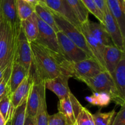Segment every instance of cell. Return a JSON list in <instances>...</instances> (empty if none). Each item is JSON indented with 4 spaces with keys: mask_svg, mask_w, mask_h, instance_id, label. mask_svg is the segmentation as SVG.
Segmentation results:
<instances>
[{
    "mask_svg": "<svg viewBox=\"0 0 125 125\" xmlns=\"http://www.w3.org/2000/svg\"><path fill=\"white\" fill-rule=\"evenodd\" d=\"M32 54L34 79L39 81L52 79L61 74L72 77V65L62 54L35 42L30 43Z\"/></svg>",
    "mask_w": 125,
    "mask_h": 125,
    "instance_id": "obj_1",
    "label": "cell"
},
{
    "mask_svg": "<svg viewBox=\"0 0 125 125\" xmlns=\"http://www.w3.org/2000/svg\"><path fill=\"white\" fill-rule=\"evenodd\" d=\"M18 35L15 34L10 26L1 20L0 26V67L7 69L14 59Z\"/></svg>",
    "mask_w": 125,
    "mask_h": 125,
    "instance_id": "obj_2",
    "label": "cell"
},
{
    "mask_svg": "<svg viewBox=\"0 0 125 125\" xmlns=\"http://www.w3.org/2000/svg\"><path fill=\"white\" fill-rule=\"evenodd\" d=\"M94 92H105L111 96V100L120 106L125 105V100L118 94L111 74L104 71L94 77L81 79Z\"/></svg>",
    "mask_w": 125,
    "mask_h": 125,
    "instance_id": "obj_3",
    "label": "cell"
},
{
    "mask_svg": "<svg viewBox=\"0 0 125 125\" xmlns=\"http://www.w3.org/2000/svg\"><path fill=\"white\" fill-rule=\"evenodd\" d=\"M54 18L59 31H62L67 37L70 39L78 47L85 51L87 54L90 57L95 59L91 51L89 50L87 44L86 40L80 29L74 26L73 24L70 23L65 19L62 18L59 15L52 12ZM96 60V59H95Z\"/></svg>",
    "mask_w": 125,
    "mask_h": 125,
    "instance_id": "obj_4",
    "label": "cell"
},
{
    "mask_svg": "<svg viewBox=\"0 0 125 125\" xmlns=\"http://www.w3.org/2000/svg\"><path fill=\"white\" fill-rule=\"evenodd\" d=\"M13 61L18 62L28 71V73L33 76L32 54L30 43L27 40L21 27L17 42L15 54Z\"/></svg>",
    "mask_w": 125,
    "mask_h": 125,
    "instance_id": "obj_5",
    "label": "cell"
},
{
    "mask_svg": "<svg viewBox=\"0 0 125 125\" xmlns=\"http://www.w3.org/2000/svg\"><path fill=\"white\" fill-rule=\"evenodd\" d=\"M56 35L61 53L67 61L76 63L86 59L91 58L85 51L68 39L62 31H59L57 32Z\"/></svg>",
    "mask_w": 125,
    "mask_h": 125,
    "instance_id": "obj_6",
    "label": "cell"
},
{
    "mask_svg": "<svg viewBox=\"0 0 125 125\" xmlns=\"http://www.w3.org/2000/svg\"><path fill=\"white\" fill-rule=\"evenodd\" d=\"M72 77L81 79L94 77L106 71L101 65L93 58H88L76 63H72Z\"/></svg>",
    "mask_w": 125,
    "mask_h": 125,
    "instance_id": "obj_7",
    "label": "cell"
},
{
    "mask_svg": "<svg viewBox=\"0 0 125 125\" xmlns=\"http://www.w3.org/2000/svg\"><path fill=\"white\" fill-rule=\"evenodd\" d=\"M1 20L9 24L15 34L18 35L21 29V21L17 13L16 0H0Z\"/></svg>",
    "mask_w": 125,
    "mask_h": 125,
    "instance_id": "obj_8",
    "label": "cell"
},
{
    "mask_svg": "<svg viewBox=\"0 0 125 125\" xmlns=\"http://www.w3.org/2000/svg\"><path fill=\"white\" fill-rule=\"evenodd\" d=\"M37 21L39 26V34L35 41V42L57 53L62 54L59 46L56 32L38 17Z\"/></svg>",
    "mask_w": 125,
    "mask_h": 125,
    "instance_id": "obj_9",
    "label": "cell"
},
{
    "mask_svg": "<svg viewBox=\"0 0 125 125\" xmlns=\"http://www.w3.org/2000/svg\"><path fill=\"white\" fill-rule=\"evenodd\" d=\"M82 107L81 104L72 92L66 97L59 100L58 103L59 112L63 114L72 125H74Z\"/></svg>",
    "mask_w": 125,
    "mask_h": 125,
    "instance_id": "obj_10",
    "label": "cell"
},
{
    "mask_svg": "<svg viewBox=\"0 0 125 125\" xmlns=\"http://www.w3.org/2000/svg\"><path fill=\"white\" fill-rule=\"evenodd\" d=\"M45 6L51 11L69 21L77 28L81 29V24L78 21L66 0H45Z\"/></svg>",
    "mask_w": 125,
    "mask_h": 125,
    "instance_id": "obj_11",
    "label": "cell"
},
{
    "mask_svg": "<svg viewBox=\"0 0 125 125\" xmlns=\"http://www.w3.org/2000/svg\"><path fill=\"white\" fill-rule=\"evenodd\" d=\"M104 26L108 32L114 45L119 50L125 51V39L122 35L117 21L111 14L107 7L103 13Z\"/></svg>",
    "mask_w": 125,
    "mask_h": 125,
    "instance_id": "obj_12",
    "label": "cell"
},
{
    "mask_svg": "<svg viewBox=\"0 0 125 125\" xmlns=\"http://www.w3.org/2000/svg\"><path fill=\"white\" fill-rule=\"evenodd\" d=\"M70 77L61 74L52 79L44 81L45 89L51 90L59 100L66 97L71 92L68 86V80Z\"/></svg>",
    "mask_w": 125,
    "mask_h": 125,
    "instance_id": "obj_13",
    "label": "cell"
},
{
    "mask_svg": "<svg viewBox=\"0 0 125 125\" xmlns=\"http://www.w3.org/2000/svg\"><path fill=\"white\" fill-rule=\"evenodd\" d=\"M80 30L84 35L88 47L91 51L94 57H95L96 61L101 65V67L106 70L103 59L104 51L106 46L102 45L100 42L98 41L95 37H94L91 35L84 23H82L81 25Z\"/></svg>",
    "mask_w": 125,
    "mask_h": 125,
    "instance_id": "obj_14",
    "label": "cell"
},
{
    "mask_svg": "<svg viewBox=\"0 0 125 125\" xmlns=\"http://www.w3.org/2000/svg\"><path fill=\"white\" fill-rule=\"evenodd\" d=\"M125 56V51L119 50L114 45L106 46L104 51L103 59L106 70L112 74L122 57Z\"/></svg>",
    "mask_w": 125,
    "mask_h": 125,
    "instance_id": "obj_15",
    "label": "cell"
},
{
    "mask_svg": "<svg viewBox=\"0 0 125 125\" xmlns=\"http://www.w3.org/2000/svg\"><path fill=\"white\" fill-rule=\"evenodd\" d=\"M107 8L117 21L125 39V0H106Z\"/></svg>",
    "mask_w": 125,
    "mask_h": 125,
    "instance_id": "obj_16",
    "label": "cell"
},
{
    "mask_svg": "<svg viewBox=\"0 0 125 125\" xmlns=\"http://www.w3.org/2000/svg\"><path fill=\"white\" fill-rule=\"evenodd\" d=\"M41 83L42 81L33 78V83L27 98L26 115L33 118L35 117L39 106Z\"/></svg>",
    "mask_w": 125,
    "mask_h": 125,
    "instance_id": "obj_17",
    "label": "cell"
},
{
    "mask_svg": "<svg viewBox=\"0 0 125 125\" xmlns=\"http://www.w3.org/2000/svg\"><path fill=\"white\" fill-rule=\"evenodd\" d=\"M32 83V76L29 74L11 94V103L13 108H17L28 98Z\"/></svg>",
    "mask_w": 125,
    "mask_h": 125,
    "instance_id": "obj_18",
    "label": "cell"
},
{
    "mask_svg": "<svg viewBox=\"0 0 125 125\" xmlns=\"http://www.w3.org/2000/svg\"><path fill=\"white\" fill-rule=\"evenodd\" d=\"M83 23L85 24L91 35L102 45L104 46L114 45L112 40L103 24L100 23L92 21L89 20V19Z\"/></svg>",
    "mask_w": 125,
    "mask_h": 125,
    "instance_id": "obj_19",
    "label": "cell"
},
{
    "mask_svg": "<svg viewBox=\"0 0 125 125\" xmlns=\"http://www.w3.org/2000/svg\"><path fill=\"white\" fill-rule=\"evenodd\" d=\"M28 74V71L21 65L15 61L12 62L9 80V89L10 94L16 90Z\"/></svg>",
    "mask_w": 125,
    "mask_h": 125,
    "instance_id": "obj_20",
    "label": "cell"
},
{
    "mask_svg": "<svg viewBox=\"0 0 125 125\" xmlns=\"http://www.w3.org/2000/svg\"><path fill=\"white\" fill-rule=\"evenodd\" d=\"M21 27L29 43L36 40L39 34V26L35 12L27 19L21 21Z\"/></svg>",
    "mask_w": 125,
    "mask_h": 125,
    "instance_id": "obj_21",
    "label": "cell"
},
{
    "mask_svg": "<svg viewBox=\"0 0 125 125\" xmlns=\"http://www.w3.org/2000/svg\"><path fill=\"white\" fill-rule=\"evenodd\" d=\"M49 115L47 112L46 103V89L44 81H42L40 85V103L37 112L34 117L35 125H48Z\"/></svg>",
    "mask_w": 125,
    "mask_h": 125,
    "instance_id": "obj_22",
    "label": "cell"
},
{
    "mask_svg": "<svg viewBox=\"0 0 125 125\" xmlns=\"http://www.w3.org/2000/svg\"><path fill=\"white\" fill-rule=\"evenodd\" d=\"M111 76L118 94L125 100V56L122 57Z\"/></svg>",
    "mask_w": 125,
    "mask_h": 125,
    "instance_id": "obj_23",
    "label": "cell"
},
{
    "mask_svg": "<svg viewBox=\"0 0 125 125\" xmlns=\"http://www.w3.org/2000/svg\"><path fill=\"white\" fill-rule=\"evenodd\" d=\"M35 13L41 20L50 26L56 33L59 31L52 12L46 6L38 3L35 6Z\"/></svg>",
    "mask_w": 125,
    "mask_h": 125,
    "instance_id": "obj_24",
    "label": "cell"
},
{
    "mask_svg": "<svg viewBox=\"0 0 125 125\" xmlns=\"http://www.w3.org/2000/svg\"><path fill=\"white\" fill-rule=\"evenodd\" d=\"M81 24L89 20V12L81 0H66Z\"/></svg>",
    "mask_w": 125,
    "mask_h": 125,
    "instance_id": "obj_25",
    "label": "cell"
},
{
    "mask_svg": "<svg viewBox=\"0 0 125 125\" xmlns=\"http://www.w3.org/2000/svg\"><path fill=\"white\" fill-rule=\"evenodd\" d=\"M27 98L15 109L12 117L6 122V125H24L26 116Z\"/></svg>",
    "mask_w": 125,
    "mask_h": 125,
    "instance_id": "obj_26",
    "label": "cell"
},
{
    "mask_svg": "<svg viewBox=\"0 0 125 125\" xmlns=\"http://www.w3.org/2000/svg\"><path fill=\"white\" fill-rule=\"evenodd\" d=\"M17 13L20 21L24 20L35 12V6L24 1L16 0Z\"/></svg>",
    "mask_w": 125,
    "mask_h": 125,
    "instance_id": "obj_27",
    "label": "cell"
},
{
    "mask_svg": "<svg viewBox=\"0 0 125 125\" xmlns=\"http://www.w3.org/2000/svg\"><path fill=\"white\" fill-rule=\"evenodd\" d=\"M85 100L91 104L99 107H106L112 101L111 96L105 92H94L91 96H86Z\"/></svg>",
    "mask_w": 125,
    "mask_h": 125,
    "instance_id": "obj_28",
    "label": "cell"
},
{
    "mask_svg": "<svg viewBox=\"0 0 125 125\" xmlns=\"http://www.w3.org/2000/svg\"><path fill=\"white\" fill-rule=\"evenodd\" d=\"M11 103V94L9 91L0 100V112L5 120L7 121L12 115L14 110Z\"/></svg>",
    "mask_w": 125,
    "mask_h": 125,
    "instance_id": "obj_29",
    "label": "cell"
},
{
    "mask_svg": "<svg viewBox=\"0 0 125 125\" xmlns=\"http://www.w3.org/2000/svg\"><path fill=\"white\" fill-rule=\"evenodd\" d=\"M92 115L95 125H111L115 115V111L113 109L109 112L98 111L95 114Z\"/></svg>",
    "mask_w": 125,
    "mask_h": 125,
    "instance_id": "obj_30",
    "label": "cell"
},
{
    "mask_svg": "<svg viewBox=\"0 0 125 125\" xmlns=\"http://www.w3.org/2000/svg\"><path fill=\"white\" fill-rule=\"evenodd\" d=\"M74 125H95L93 115L87 109L83 106L76 118Z\"/></svg>",
    "mask_w": 125,
    "mask_h": 125,
    "instance_id": "obj_31",
    "label": "cell"
},
{
    "mask_svg": "<svg viewBox=\"0 0 125 125\" xmlns=\"http://www.w3.org/2000/svg\"><path fill=\"white\" fill-rule=\"evenodd\" d=\"M81 1L88 10L89 13H91L92 14L94 15L100 21V23L104 25V21L103 13L99 9L94 0H81Z\"/></svg>",
    "mask_w": 125,
    "mask_h": 125,
    "instance_id": "obj_32",
    "label": "cell"
},
{
    "mask_svg": "<svg viewBox=\"0 0 125 125\" xmlns=\"http://www.w3.org/2000/svg\"><path fill=\"white\" fill-rule=\"evenodd\" d=\"M11 66H10L9 67H8L6 69L3 78H2V79L0 81V100L9 91V80Z\"/></svg>",
    "mask_w": 125,
    "mask_h": 125,
    "instance_id": "obj_33",
    "label": "cell"
},
{
    "mask_svg": "<svg viewBox=\"0 0 125 125\" xmlns=\"http://www.w3.org/2000/svg\"><path fill=\"white\" fill-rule=\"evenodd\" d=\"M48 125H72L63 114L60 112L49 115Z\"/></svg>",
    "mask_w": 125,
    "mask_h": 125,
    "instance_id": "obj_34",
    "label": "cell"
},
{
    "mask_svg": "<svg viewBox=\"0 0 125 125\" xmlns=\"http://www.w3.org/2000/svg\"><path fill=\"white\" fill-rule=\"evenodd\" d=\"M111 125H125V105L121 106L120 110L112 120Z\"/></svg>",
    "mask_w": 125,
    "mask_h": 125,
    "instance_id": "obj_35",
    "label": "cell"
},
{
    "mask_svg": "<svg viewBox=\"0 0 125 125\" xmlns=\"http://www.w3.org/2000/svg\"><path fill=\"white\" fill-rule=\"evenodd\" d=\"M94 1L96 4L99 9L101 11V12L104 13V11L106 10V7H107L106 0H94Z\"/></svg>",
    "mask_w": 125,
    "mask_h": 125,
    "instance_id": "obj_36",
    "label": "cell"
},
{
    "mask_svg": "<svg viewBox=\"0 0 125 125\" xmlns=\"http://www.w3.org/2000/svg\"><path fill=\"white\" fill-rule=\"evenodd\" d=\"M24 125H34V118L26 115Z\"/></svg>",
    "mask_w": 125,
    "mask_h": 125,
    "instance_id": "obj_37",
    "label": "cell"
},
{
    "mask_svg": "<svg viewBox=\"0 0 125 125\" xmlns=\"http://www.w3.org/2000/svg\"><path fill=\"white\" fill-rule=\"evenodd\" d=\"M6 70V69H4V68H2L0 67V81H1V80L2 79V78H3Z\"/></svg>",
    "mask_w": 125,
    "mask_h": 125,
    "instance_id": "obj_38",
    "label": "cell"
},
{
    "mask_svg": "<svg viewBox=\"0 0 125 125\" xmlns=\"http://www.w3.org/2000/svg\"><path fill=\"white\" fill-rule=\"evenodd\" d=\"M6 125V121L5 120L4 118L2 117V114L0 112V125Z\"/></svg>",
    "mask_w": 125,
    "mask_h": 125,
    "instance_id": "obj_39",
    "label": "cell"
},
{
    "mask_svg": "<svg viewBox=\"0 0 125 125\" xmlns=\"http://www.w3.org/2000/svg\"><path fill=\"white\" fill-rule=\"evenodd\" d=\"M24 1H27V2H29V3L32 4V5H34V6H35L36 4H38V2L37 0H24Z\"/></svg>",
    "mask_w": 125,
    "mask_h": 125,
    "instance_id": "obj_40",
    "label": "cell"
},
{
    "mask_svg": "<svg viewBox=\"0 0 125 125\" xmlns=\"http://www.w3.org/2000/svg\"><path fill=\"white\" fill-rule=\"evenodd\" d=\"M38 3L42 5H45V0H37Z\"/></svg>",
    "mask_w": 125,
    "mask_h": 125,
    "instance_id": "obj_41",
    "label": "cell"
},
{
    "mask_svg": "<svg viewBox=\"0 0 125 125\" xmlns=\"http://www.w3.org/2000/svg\"><path fill=\"white\" fill-rule=\"evenodd\" d=\"M1 15H0V26H1Z\"/></svg>",
    "mask_w": 125,
    "mask_h": 125,
    "instance_id": "obj_42",
    "label": "cell"
}]
</instances>
